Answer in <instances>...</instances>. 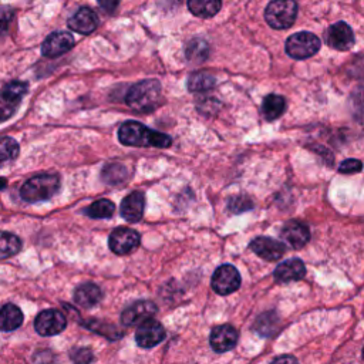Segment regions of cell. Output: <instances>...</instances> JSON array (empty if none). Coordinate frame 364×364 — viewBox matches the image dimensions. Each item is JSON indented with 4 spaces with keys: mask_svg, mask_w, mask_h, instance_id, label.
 Instances as JSON below:
<instances>
[{
    "mask_svg": "<svg viewBox=\"0 0 364 364\" xmlns=\"http://www.w3.org/2000/svg\"><path fill=\"white\" fill-rule=\"evenodd\" d=\"M119 139L131 147H156L168 149L172 144L169 135L154 131L137 121H127L119 130Z\"/></svg>",
    "mask_w": 364,
    "mask_h": 364,
    "instance_id": "1",
    "label": "cell"
},
{
    "mask_svg": "<svg viewBox=\"0 0 364 364\" xmlns=\"http://www.w3.org/2000/svg\"><path fill=\"white\" fill-rule=\"evenodd\" d=\"M161 84L157 80H144L134 84L127 97V104L137 113H151L161 104Z\"/></svg>",
    "mask_w": 364,
    "mask_h": 364,
    "instance_id": "2",
    "label": "cell"
},
{
    "mask_svg": "<svg viewBox=\"0 0 364 364\" xmlns=\"http://www.w3.org/2000/svg\"><path fill=\"white\" fill-rule=\"evenodd\" d=\"M60 190V178L56 174H40L26 181L22 190L20 197L26 202H39L47 201L57 194Z\"/></svg>",
    "mask_w": 364,
    "mask_h": 364,
    "instance_id": "3",
    "label": "cell"
},
{
    "mask_svg": "<svg viewBox=\"0 0 364 364\" xmlns=\"http://www.w3.org/2000/svg\"><path fill=\"white\" fill-rule=\"evenodd\" d=\"M296 17V0H272L265 10V19L268 24L276 30H285L292 27Z\"/></svg>",
    "mask_w": 364,
    "mask_h": 364,
    "instance_id": "4",
    "label": "cell"
},
{
    "mask_svg": "<svg viewBox=\"0 0 364 364\" xmlns=\"http://www.w3.org/2000/svg\"><path fill=\"white\" fill-rule=\"evenodd\" d=\"M285 50L289 57L295 60H305L314 56L320 50V40L316 34L309 31H299L286 40Z\"/></svg>",
    "mask_w": 364,
    "mask_h": 364,
    "instance_id": "5",
    "label": "cell"
},
{
    "mask_svg": "<svg viewBox=\"0 0 364 364\" xmlns=\"http://www.w3.org/2000/svg\"><path fill=\"white\" fill-rule=\"evenodd\" d=\"M212 289L218 295H231L241 286V275L232 265H222L218 268L212 276Z\"/></svg>",
    "mask_w": 364,
    "mask_h": 364,
    "instance_id": "6",
    "label": "cell"
},
{
    "mask_svg": "<svg viewBox=\"0 0 364 364\" xmlns=\"http://www.w3.org/2000/svg\"><path fill=\"white\" fill-rule=\"evenodd\" d=\"M66 316L56 309L42 312L34 320V329L40 336H56L66 329Z\"/></svg>",
    "mask_w": 364,
    "mask_h": 364,
    "instance_id": "7",
    "label": "cell"
},
{
    "mask_svg": "<svg viewBox=\"0 0 364 364\" xmlns=\"http://www.w3.org/2000/svg\"><path fill=\"white\" fill-rule=\"evenodd\" d=\"M165 339V329L162 324L154 319L145 320L139 324L135 333V342L142 349H151Z\"/></svg>",
    "mask_w": 364,
    "mask_h": 364,
    "instance_id": "8",
    "label": "cell"
},
{
    "mask_svg": "<svg viewBox=\"0 0 364 364\" xmlns=\"http://www.w3.org/2000/svg\"><path fill=\"white\" fill-rule=\"evenodd\" d=\"M108 245L116 255H128L139 246V235L130 228H117L110 235Z\"/></svg>",
    "mask_w": 364,
    "mask_h": 364,
    "instance_id": "9",
    "label": "cell"
},
{
    "mask_svg": "<svg viewBox=\"0 0 364 364\" xmlns=\"http://www.w3.org/2000/svg\"><path fill=\"white\" fill-rule=\"evenodd\" d=\"M249 246L255 253L258 255L259 258H262L268 262L280 259L286 252V246L282 242H279L273 238H269V236L255 238Z\"/></svg>",
    "mask_w": 364,
    "mask_h": 364,
    "instance_id": "10",
    "label": "cell"
},
{
    "mask_svg": "<svg viewBox=\"0 0 364 364\" xmlns=\"http://www.w3.org/2000/svg\"><path fill=\"white\" fill-rule=\"evenodd\" d=\"M326 42L331 47H333L336 50L346 52V50L351 49V46L354 45V33L347 23L338 22V23L332 24L329 27V30H327Z\"/></svg>",
    "mask_w": 364,
    "mask_h": 364,
    "instance_id": "11",
    "label": "cell"
},
{
    "mask_svg": "<svg viewBox=\"0 0 364 364\" xmlns=\"http://www.w3.org/2000/svg\"><path fill=\"white\" fill-rule=\"evenodd\" d=\"M75 46V38L67 31H54L45 40L42 46V53L45 57L56 59Z\"/></svg>",
    "mask_w": 364,
    "mask_h": 364,
    "instance_id": "12",
    "label": "cell"
},
{
    "mask_svg": "<svg viewBox=\"0 0 364 364\" xmlns=\"http://www.w3.org/2000/svg\"><path fill=\"white\" fill-rule=\"evenodd\" d=\"M238 332L231 324L218 326L211 332L209 343L216 353H225L232 350L238 343Z\"/></svg>",
    "mask_w": 364,
    "mask_h": 364,
    "instance_id": "13",
    "label": "cell"
},
{
    "mask_svg": "<svg viewBox=\"0 0 364 364\" xmlns=\"http://www.w3.org/2000/svg\"><path fill=\"white\" fill-rule=\"evenodd\" d=\"M157 313V306L153 302L149 301H139L135 302L134 305L128 306L123 314H121V321L126 326H139L145 320L153 319L154 314Z\"/></svg>",
    "mask_w": 364,
    "mask_h": 364,
    "instance_id": "14",
    "label": "cell"
},
{
    "mask_svg": "<svg viewBox=\"0 0 364 364\" xmlns=\"http://www.w3.org/2000/svg\"><path fill=\"white\" fill-rule=\"evenodd\" d=\"M280 238L286 245L294 249H302L310 241V231L308 225L299 221H289L283 225L280 231Z\"/></svg>",
    "mask_w": 364,
    "mask_h": 364,
    "instance_id": "15",
    "label": "cell"
},
{
    "mask_svg": "<svg viewBox=\"0 0 364 364\" xmlns=\"http://www.w3.org/2000/svg\"><path fill=\"white\" fill-rule=\"evenodd\" d=\"M306 275L305 264L301 259H287L278 265V268L273 272V276L276 282L280 283H289V282H296L303 279Z\"/></svg>",
    "mask_w": 364,
    "mask_h": 364,
    "instance_id": "16",
    "label": "cell"
},
{
    "mask_svg": "<svg viewBox=\"0 0 364 364\" xmlns=\"http://www.w3.org/2000/svg\"><path fill=\"white\" fill-rule=\"evenodd\" d=\"M144 206H145V199L144 195L138 191L131 192L127 195L123 202H121V216L128 222H139L144 216Z\"/></svg>",
    "mask_w": 364,
    "mask_h": 364,
    "instance_id": "17",
    "label": "cell"
},
{
    "mask_svg": "<svg viewBox=\"0 0 364 364\" xmlns=\"http://www.w3.org/2000/svg\"><path fill=\"white\" fill-rule=\"evenodd\" d=\"M98 17L90 8H82L68 20V27L79 34H90L97 29Z\"/></svg>",
    "mask_w": 364,
    "mask_h": 364,
    "instance_id": "18",
    "label": "cell"
},
{
    "mask_svg": "<svg viewBox=\"0 0 364 364\" xmlns=\"http://www.w3.org/2000/svg\"><path fill=\"white\" fill-rule=\"evenodd\" d=\"M103 299V290L94 283H84L75 290V301L83 308H93Z\"/></svg>",
    "mask_w": 364,
    "mask_h": 364,
    "instance_id": "19",
    "label": "cell"
},
{
    "mask_svg": "<svg viewBox=\"0 0 364 364\" xmlns=\"http://www.w3.org/2000/svg\"><path fill=\"white\" fill-rule=\"evenodd\" d=\"M23 323L22 310L13 305L8 303L0 309V331L2 332H13Z\"/></svg>",
    "mask_w": 364,
    "mask_h": 364,
    "instance_id": "20",
    "label": "cell"
},
{
    "mask_svg": "<svg viewBox=\"0 0 364 364\" xmlns=\"http://www.w3.org/2000/svg\"><path fill=\"white\" fill-rule=\"evenodd\" d=\"M286 112V100L278 94H269L264 98L262 114L268 121L278 120Z\"/></svg>",
    "mask_w": 364,
    "mask_h": 364,
    "instance_id": "21",
    "label": "cell"
},
{
    "mask_svg": "<svg viewBox=\"0 0 364 364\" xmlns=\"http://www.w3.org/2000/svg\"><path fill=\"white\" fill-rule=\"evenodd\" d=\"M222 8V0H188V9L192 15L208 19L215 16Z\"/></svg>",
    "mask_w": 364,
    "mask_h": 364,
    "instance_id": "22",
    "label": "cell"
},
{
    "mask_svg": "<svg viewBox=\"0 0 364 364\" xmlns=\"http://www.w3.org/2000/svg\"><path fill=\"white\" fill-rule=\"evenodd\" d=\"M116 212V205L110 199H98L93 202L87 209L86 213L93 218V220H105V218H112Z\"/></svg>",
    "mask_w": 364,
    "mask_h": 364,
    "instance_id": "23",
    "label": "cell"
},
{
    "mask_svg": "<svg viewBox=\"0 0 364 364\" xmlns=\"http://www.w3.org/2000/svg\"><path fill=\"white\" fill-rule=\"evenodd\" d=\"M19 144L12 137L0 138V167L13 162L19 156Z\"/></svg>",
    "mask_w": 364,
    "mask_h": 364,
    "instance_id": "24",
    "label": "cell"
},
{
    "mask_svg": "<svg viewBox=\"0 0 364 364\" xmlns=\"http://www.w3.org/2000/svg\"><path fill=\"white\" fill-rule=\"evenodd\" d=\"M188 90L192 93H205L209 91L215 87V79L208 75V73H192V75L188 77Z\"/></svg>",
    "mask_w": 364,
    "mask_h": 364,
    "instance_id": "25",
    "label": "cell"
},
{
    "mask_svg": "<svg viewBox=\"0 0 364 364\" xmlns=\"http://www.w3.org/2000/svg\"><path fill=\"white\" fill-rule=\"evenodd\" d=\"M22 248V241L9 232H0V259H6L16 255Z\"/></svg>",
    "mask_w": 364,
    "mask_h": 364,
    "instance_id": "26",
    "label": "cell"
},
{
    "mask_svg": "<svg viewBox=\"0 0 364 364\" xmlns=\"http://www.w3.org/2000/svg\"><path fill=\"white\" fill-rule=\"evenodd\" d=\"M103 179L105 184L108 185H120L123 182H126L128 172L124 165L121 164H110L105 165L103 169Z\"/></svg>",
    "mask_w": 364,
    "mask_h": 364,
    "instance_id": "27",
    "label": "cell"
},
{
    "mask_svg": "<svg viewBox=\"0 0 364 364\" xmlns=\"http://www.w3.org/2000/svg\"><path fill=\"white\" fill-rule=\"evenodd\" d=\"M187 59L192 63H202L208 59L209 46L202 39H194L187 46Z\"/></svg>",
    "mask_w": 364,
    "mask_h": 364,
    "instance_id": "28",
    "label": "cell"
},
{
    "mask_svg": "<svg viewBox=\"0 0 364 364\" xmlns=\"http://www.w3.org/2000/svg\"><path fill=\"white\" fill-rule=\"evenodd\" d=\"M20 100L5 90L0 93V123L9 120L17 110Z\"/></svg>",
    "mask_w": 364,
    "mask_h": 364,
    "instance_id": "29",
    "label": "cell"
},
{
    "mask_svg": "<svg viewBox=\"0 0 364 364\" xmlns=\"http://www.w3.org/2000/svg\"><path fill=\"white\" fill-rule=\"evenodd\" d=\"M83 326H86L87 329L103 335L105 338H108L110 340H117L121 338V332L117 329L116 326H113L112 323H104V321H97V320H90L86 321Z\"/></svg>",
    "mask_w": 364,
    "mask_h": 364,
    "instance_id": "30",
    "label": "cell"
},
{
    "mask_svg": "<svg viewBox=\"0 0 364 364\" xmlns=\"http://www.w3.org/2000/svg\"><path fill=\"white\" fill-rule=\"evenodd\" d=\"M272 323H278V319L273 314V312H268V313L262 314L257 320V323H255V331L261 335H272V333H275V329H273L275 324L272 326Z\"/></svg>",
    "mask_w": 364,
    "mask_h": 364,
    "instance_id": "31",
    "label": "cell"
},
{
    "mask_svg": "<svg viewBox=\"0 0 364 364\" xmlns=\"http://www.w3.org/2000/svg\"><path fill=\"white\" fill-rule=\"evenodd\" d=\"M228 206L234 213H242V212L250 211L253 208V202L250 198H248L245 195H238V197H234L229 199Z\"/></svg>",
    "mask_w": 364,
    "mask_h": 364,
    "instance_id": "32",
    "label": "cell"
},
{
    "mask_svg": "<svg viewBox=\"0 0 364 364\" xmlns=\"http://www.w3.org/2000/svg\"><path fill=\"white\" fill-rule=\"evenodd\" d=\"M70 356H71V360L75 364H90L94 358L93 351L87 347H79V349L71 350Z\"/></svg>",
    "mask_w": 364,
    "mask_h": 364,
    "instance_id": "33",
    "label": "cell"
},
{
    "mask_svg": "<svg viewBox=\"0 0 364 364\" xmlns=\"http://www.w3.org/2000/svg\"><path fill=\"white\" fill-rule=\"evenodd\" d=\"M363 169V164L361 161L358 160H353V158H349L346 161H343L339 167V172L342 174H357Z\"/></svg>",
    "mask_w": 364,
    "mask_h": 364,
    "instance_id": "34",
    "label": "cell"
},
{
    "mask_svg": "<svg viewBox=\"0 0 364 364\" xmlns=\"http://www.w3.org/2000/svg\"><path fill=\"white\" fill-rule=\"evenodd\" d=\"M12 19H13V12L10 9L6 8L0 9V36L9 29Z\"/></svg>",
    "mask_w": 364,
    "mask_h": 364,
    "instance_id": "35",
    "label": "cell"
},
{
    "mask_svg": "<svg viewBox=\"0 0 364 364\" xmlns=\"http://www.w3.org/2000/svg\"><path fill=\"white\" fill-rule=\"evenodd\" d=\"M120 0H98V5L108 13H113L119 8Z\"/></svg>",
    "mask_w": 364,
    "mask_h": 364,
    "instance_id": "36",
    "label": "cell"
},
{
    "mask_svg": "<svg viewBox=\"0 0 364 364\" xmlns=\"http://www.w3.org/2000/svg\"><path fill=\"white\" fill-rule=\"evenodd\" d=\"M271 364H299V361H298V358H295L294 356L285 354V356L276 357Z\"/></svg>",
    "mask_w": 364,
    "mask_h": 364,
    "instance_id": "37",
    "label": "cell"
},
{
    "mask_svg": "<svg viewBox=\"0 0 364 364\" xmlns=\"http://www.w3.org/2000/svg\"><path fill=\"white\" fill-rule=\"evenodd\" d=\"M8 187V181L5 178H0V190H5Z\"/></svg>",
    "mask_w": 364,
    "mask_h": 364,
    "instance_id": "38",
    "label": "cell"
},
{
    "mask_svg": "<svg viewBox=\"0 0 364 364\" xmlns=\"http://www.w3.org/2000/svg\"><path fill=\"white\" fill-rule=\"evenodd\" d=\"M363 358H364V349H363Z\"/></svg>",
    "mask_w": 364,
    "mask_h": 364,
    "instance_id": "39",
    "label": "cell"
}]
</instances>
